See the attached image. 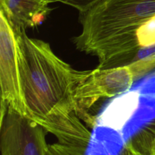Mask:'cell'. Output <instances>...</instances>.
<instances>
[{
	"label": "cell",
	"instance_id": "obj_1",
	"mask_svg": "<svg viewBox=\"0 0 155 155\" xmlns=\"http://www.w3.org/2000/svg\"><path fill=\"white\" fill-rule=\"evenodd\" d=\"M15 29L29 118L54 135L58 142L90 145L92 133L80 120L76 98L77 87L89 71L74 69L54 54L49 43L29 37L25 30Z\"/></svg>",
	"mask_w": 155,
	"mask_h": 155
},
{
	"label": "cell",
	"instance_id": "obj_2",
	"mask_svg": "<svg viewBox=\"0 0 155 155\" xmlns=\"http://www.w3.org/2000/svg\"><path fill=\"white\" fill-rule=\"evenodd\" d=\"M77 49L107 69L155 59V0H101L80 13Z\"/></svg>",
	"mask_w": 155,
	"mask_h": 155
},
{
	"label": "cell",
	"instance_id": "obj_3",
	"mask_svg": "<svg viewBox=\"0 0 155 155\" xmlns=\"http://www.w3.org/2000/svg\"><path fill=\"white\" fill-rule=\"evenodd\" d=\"M155 73V59H142L124 66L89 71L77 89L81 117L98 101L112 98L130 89L142 77Z\"/></svg>",
	"mask_w": 155,
	"mask_h": 155
},
{
	"label": "cell",
	"instance_id": "obj_4",
	"mask_svg": "<svg viewBox=\"0 0 155 155\" xmlns=\"http://www.w3.org/2000/svg\"><path fill=\"white\" fill-rule=\"evenodd\" d=\"M0 86L1 106L29 117L21 84L16 31L2 12H0Z\"/></svg>",
	"mask_w": 155,
	"mask_h": 155
},
{
	"label": "cell",
	"instance_id": "obj_5",
	"mask_svg": "<svg viewBox=\"0 0 155 155\" xmlns=\"http://www.w3.org/2000/svg\"><path fill=\"white\" fill-rule=\"evenodd\" d=\"M2 155H46L47 132L30 118L1 106Z\"/></svg>",
	"mask_w": 155,
	"mask_h": 155
},
{
	"label": "cell",
	"instance_id": "obj_6",
	"mask_svg": "<svg viewBox=\"0 0 155 155\" xmlns=\"http://www.w3.org/2000/svg\"><path fill=\"white\" fill-rule=\"evenodd\" d=\"M53 2V0H0V12L14 27L26 30L45 21Z\"/></svg>",
	"mask_w": 155,
	"mask_h": 155
},
{
	"label": "cell",
	"instance_id": "obj_7",
	"mask_svg": "<svg viewBox=\"0 0 155 155\" xmlns=\"http://www.w3.org/2000/svg\"><path fill=\"white\" fill-rule=\"evenodd\" d=\"M133 155H155V118L124 141Z\"/></svg>",
	"mask_w": 155,
	"mask_h": 155
},
{
	"label": "cell",
	"instance_id": "obj_8",
	"mask_svg": "<svg viewBox=\"0 0 155 155\" xmlns=\"http://www.w3.org/2000/svg\"><path fill=\"white\" fill-rule=\"evenodd\" d=\"M91 144L89 145H71L58 142L57 143L48 145L46 155H115L114 154H106L104 153L91 154Z\"/></svg>",
	"mask_w": 155,
	"mask_h": 155
},
{
	"label": "cell",
	"instance_id": "obj_9",
	"mask_svg": "<svg viewBox=\"0 0 155 155\" xmlns=\"http://www.w3.org/2000/svg\"><path fill=\"white\" fill-rule=\"evenodd\" d=\"M54 2H61L71 6L80 12L89 10L101 0H53Z\"/></svg>",
	"mask_w": 155,
	"mask_h": 155
}]
</instances>
